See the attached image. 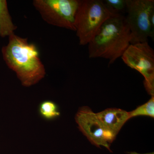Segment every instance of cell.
I'll return each instance as SVG.
<instances>
[{
    "mask_svg": "<svg viewBox=\"0 0 154 154\" xmlns=\"http://www.w3.org/2000/svg\"><path fill=\"white\" fill-rule=\"evenodd\" d=\"M125 19L132 36L131 44L154 39L151 26V14L154 11V0H127Z\"/></svg>",
    "mask_w": 154,
    "mask_h": 154,
    "instance_id": "4",
    "label": "cell"
},
{
    "mask_svg": "<svg viewBox=\"0 0 154 154\" xmlns=\"http://www.w3.org/2000/svg\"><path fill=\"white\" fill-rule=\"evenodd\" d=\"M132 36L125 16L114 14L107 19L88 44L90 58H102L108 66L121 57L131 44Z\"/></svg>",
    "mask_w": 154,
    "mask_h": 154,
    "instance_id": "2",
    "label": "cell"
},
{
    "mask_svg": "<svg viewBox=\"0 0 154 154\" xmlns=\"http://www.w3.org/2000/svg\"><path fill=\"white\" fill-rule=\"evenodd\" d=\"M79 0H34L33 5L48 24L76 31L75 17Z\"/></svg>",
    "mask_w": 154,
    "mask_h": 154,
    "instance_id": "5",
    "label": "cell"
},
{
    "mask_svg": "<svg viewBox=\"0 0 154 154\" xmlns=\"http://www.w3.org/2000/svg\"><path fill=\"white\" fill-rule=\"evenodd\" d=\"M129 118L139 116H146L154 117V96L143 105L137 107L132 111L128 112Z\"/></svg>",
    "mask_w": 154,
    "mask_h": 154,
    "instance_id": "10",
    "label": "cell"
},
{
    "mask_svg": "<svg viewBox=\"0 0 154 154\" xmlns=\"http://www.w3.org/2000/svg\"><path fill=\"white\" fill-rule=\"evenodd\" d=\"M17 28L9 13L7 1L0 0V36H10Z\"/></svg>",
    "mask_w": 154,
    "mask_h": 154,
    "instance_id": "9",
    "label": "cell"
},
{
    "mask_svg": "<svg viewBox=\"0 0 154 154\" xmlns=\"http://www.w3.org/2000/svg\"><path fill=\"white\" fill-rule=\"evenodd\" d=\"M112 14L101 0H79L75 17V26L80 45L92 41Z\"/></svg>",
    "mask_w": 154,
    "mask_h": 154,
    "instance_id": "3",
    "label": "cell"
},
{
    "mask_svg": "<svg viewBox=\"0 0 154 154\" xmlns=\"http://www.w3.org/2000/svg\"><path fill=\"white\" fill-rule=\"evenodd\" d=\"M75 119L80 131L91 143L98 147L103 146L111 151L110 144L116 136L103 125L96 113L84 107L77 112Z\"/></svg>",
    "mask_w": 154,
    "mask_h": 154,
    "instance_id": "7",
    "label": "cell"
},
{
    "mask_svg": "<svg viewBox=\"0 0 154 154\" xmlns=\"http://www.w3.org/2000/svg\"><path fill=\"white\" fill-rule=\"evenodd\" d=\"M2 53L6 64L16 73L22 85H36L45 76V68L38 49L35 44L28 42V38L12 34Z\"/></svg>",
    "mask_w": 154,
    "mask_h": 154,
    "instance_id": "1",
    "label": "cell"
},
{
    "mask_svg": "<svg viewBox=\"0 0 154 154\" xmlns=\"http://www.w3.org/2000/svg\"><path fill=\"white\" fill-rule=\"evenodd\" d=\"M39 112L42 117L47 119H51L60 115L57 106L50 101L42 102L39 106Z\"/></svg>",
    "mask_w": 154,
    "mask_h": 154,
    "instance_id": "11",
    "label": "cell"
},
{
    "mask_svg": "<svg viewBox=\"0 0 154 154\" xmlns=\"http://www.w3.org/2000/svg\"><path fill=\"white\" fill-rule=\"evenodd\" d=\"M128 154H154V153L153 152L147 153L140 154L136 152H130Z\"/></svg>",
    "mask_w": 154,
    "mask_h": 154,
    "instance_id": "13",
    "label": "cell"
},
{
    "mask_svg": "<svg viewBox=\"0 0 154 154\" xmlns=\"http://www.w3.org/2000/svg\"><path fill=\"white\" fill-rule=\"evenodd\" d=\"M127 0H105L103 1L107 8L112 14L123 15L126 12Z\"/></svg>",
    "mask_w": 154,
    "mask_h": 154,
    "instance_id": "12",
    "label": "cell"
},
{
    "mask_svg": "<svg viewBox=\"0 0 154 154\" xmlns=\"http://www.w3.org/2000/svg\"><path fill=\"white\" fill-rule=\"evenodd\" d=\"M96 114L103 125L116 136L130 119L128 112L118 108H108Z\"/></svg>",
    "mask_w": 154,
    "mask_h": 154,
    "instance_id": "8",
    "label": "cell"
},
{
    "mask_svg": "<svg viewBox=\"0 0 154 154\" xmlns=\"http://www.w3.org/2000/svg\"><path fill=\"white\" fill-rule=\"evenodd\" d=\"M121 58L128 66L143 76L146 90L154 96V51L148 42L131 44Z\"/></svg>",
    "mask_w": 154,
    "mask_h": 154,
    "instance_id": "6",
    "label": "cell"
}]
</instances>
